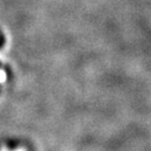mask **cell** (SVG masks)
<instances>
[{
  "label": "cell",
  "instance_id": "6da1fadb",
  "mask_svg": "<svg viewBox=\"0 0 151 151\" xmlns=\"http://www.w3.org/2000/svg\"><path fill=\"white\" fill-rule=\"evenodd\" d=\"M18 151H25V150H22V149H20V150H18Z\"/></svg>",
  "mask_w": 151,
  "mask_h": 151
}]
</instances>
